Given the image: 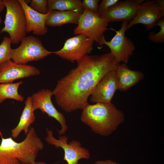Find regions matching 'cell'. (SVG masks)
Instances as JSON below:
<instances>
[{"instance_id":"cell-1","label":"cell","mask_w":164,"mask_h":164,"mask_svg":"<svg viewBox=\"0 0 164 164\" xmlns=\"http://www.w3.org/2000/svg\"><path fill=\"white\" fill-rule=\"evenodd\" d=\"M77 62L76 67L58 80L52 91L57 104L67 113L82 110L102 77L120 64L110 53L88 55Z\"/></svg>"},{"instance_id":"cell-2","label":"cell","mask_w":164,"mask_h":164,"mask_svg":"<svg viewBox=\"0 0 164 164\" xmlns=\"http://www.w3.org/2000/svg\"><path fill=\"white\" fill-rule=\"evenodd\" d=\"M43 148V143L33 127L21 142H15L12 137L2 136L0 164H31Z\"/></svg>"},{"instance_id":"cell-3","label":"cell","mask_w":164,"mask_h":164,"mask_svg":"<svg viewBox=\"0 0 164 164\" xmlns=\"http://www.w3.org/2000/svg\"><path fill=\"white\" fill-rule=\"evenodd\" d=\"M80 119L95 133L108 136L125 120L124 113L111 102L87 104L82 109Z\"/></svg>"},{"instance_id":"cell-4","label":"cell","mask_w":164,"mask_h":164,"mask_svg":"<svg viewBox=\"0 0 164 164\" xmlns=\"http://www.w3.org/2000/svg\"><path fill=\"white\" fill-rule=\"evenodd\" d=\"M6 8L4 21V26L0 34L7 33L11 43L16 44L21 42L27 34L25 15L22 6L18 0H2Z\"/></svg>"},{"instance_id":"cell-5","label":"cell","mask_w":164,"mask_h":164,"mask_svg":"<svg viewBox=\"0 0 164 164\" xmlns=\"http://www.w3.org/2000/svg\"><path fill=\"white\" fill-rule=\"evenodd\" d=\"M20 45L12 49L11 59L15 63L26 65L29 62L38 61L53 53L43 46L41 40L32 35L26 36L21 41Z\"/></svg>"},{"instance_id":"cell-6","label":"cell","mask_w":164,"mask_h":164,"mask_svg":"<svg viewBox=\"0 0 164 164\" xmlns=\"http://www.w3.org/2000/svg\"><path fill=\"white\" fill-rule=\"evenodd\" d=\"M128 23V21L122 22L121 28L118 30L111 29L115 32L114 36L109 41H106L104 37L101 39L98 47L100 49L103 45L107 46L110 50V53L119 63L122 62L127 64L135 49L133 43L125 35Z\"/></svg>"},{"instance_id":"cell-7","label":"cell","mask_w":164,"mask_h":164,"mask_svg":"<svg viewBox=\"0 0 164 164\" xmlns=\"http://www.w3.org/2000/svg\"><path fill=\"white\" fill-rule=\"evenodd\" d=\"M108 23L98 13L84 9L73 33L84 35L99 45L104 37V33L108 29Z\"/></svg>"},{"instance_id":"cell-8","label":"cell","mask_w":164,"mask_h":164,"mask_svg":"<svg viewBox=\"0 0 164 164\" xmlns=\"http://www.w3.org/2000/svg\"><path fill=\"white\" fill-rule=\"evenodd\" d=\"M46 141L56 148L60 147L63 150L64 159L67 164H77L81 159H88L90 158L89 151L82 147L80 142L73 140L68 142V138L64 135L61 136L57 139L53 136L51 130L46 129Z\"/></svg>"},{"instance_id":"cell-9","label":"cell","mask_w":164,"mask_h":164,"mask_svg":"<svg viewBox=\"0 0 164 164\" xmlns=\"http://www.w3.org/2000/svg\"><path fill=\"white\" fill-rule=\"evenodd\" d=\"M94 43L86 36L79 34L67 39L62 48L53 53L72 63L77 62L91 53Z\"/></svg>"},{"instance_id":"cell-10","label":"cell","mask_w":164,"mask_h":164,"mask_svg":"<svg viewBox=\"0 0 164 164\" xmlns=\"http://www.w3.org/2000/svg\"><path fill=\"white\" fill-rule=\"evenodd\" d=\"M164 17V8L156 0L145 1L138 7L137 12L134 18L129 22L126 31L135 25H144L148 31L155 27L157 22Z\"/></svg>"},{"instance_id":"cell-11","label":"cell","mask_w":164,"mask_h":164,"mask_svg":"<svg viewBox=\"0 0 164 164\" xmlns=\"http://www.w3.org/2000/svg\"><path fill=\"white\" fill-rule=\"evenodd\" d=\"M53 95L51 90L43 89L31 96L32 104L34 111L39 109L43 113L46 114L49 117L54 118L59 123L61 128L58 130V133L61 135L65 133L68 127L65 116L56 109L52 102Z\"/></svg>"},{"instance_id":"cell-12","label":"cell","mask_w":164,"mask_h":164,"mask_svg":"<svg viewBox=\"0 0 164 164\" xmlns=\"http://www.w3.org/2000/svg\"><path fill=\"white\" fill-rule=\"evenodd\" d=\"M145 0L119 1L99 15L108 22L131 21L136 15L138 5Z\"/></svg>"},{"instance_id":"cell-13","label":"cell","mask_w":164,"mask_h":164,"mask_svg":"<svg viewBox=\"0 0 164 164\" xmlns=\"http://www.w3.org/2000/svg\"><path fill=\"white\" fill-rule=\"evenodd\" d=\"M118 90L115 70L111 71L106 74L96 86L90 96V101L94 104L111 103Z\"/></svg>"},{"instance_id":"cell-14","label":"cell","mask_w":164,"mask_h":164,"mask_svg":"<svg viewBox=\"0 0 164 164\" xmlns=\"http://www.w3.org/2000/svg\"><path fill=\"white\" fill-rule=\"evenodd\" d=\"M34 66L16 63L11 60L0 64V83H12L14 80L39 75Z\"/></svg>"},{"instance_id":"cell-15","label":"cell","mask_w":164,"mask_h":164,"mask_svg":"<svg viewBox=\"0 0 164 164\" xmlns=\"http://www.w3.org/2000/svg\"><path fill=\"white\" fill-rule=\"evenodd\" d=\"M25 15L27 33L33 32L34 35L43 36L48 32L46 20L50 12L46 14L39 13L32 9L24 0H18Z\"/></svg>"},{"instance_id":"cell-16","label":"cell","mask_w":164,"mask_h":164,"mask_svg":"<svg viewBox=\"0 0 164 164\" xmlns=\"http://www.w3.org/2000/svg\"><path fill=\"white\" fill-rule=\"evenodd\" d=\"M115 72L117 79L118 90L125 91L143 79L144 75L141 72L129 68L127 64H119Z\"/></svg>"},{"instance_id":"cell-17","label":"cell","mask_w":164,"mask_h":164,"mask_svg":"<svg viewBox=\"0 0 164 164\" xmlns=\"http://www.w3.org/2000/svg\"><path fill=\"white\" fill-rule=\"evenodd\" d=\"M25 106L17 125L12 129L11 136L16 138L22 131L27 135L29 131L31 125L35 120L33 108L32 103L31 96L28 97L24 103Z\"/></svg>"},{"instance_id":"cell-18","label":"cell","mask_w":164,"mask_h":164,"mask_svg":"<svg viewBox=\"0 0 164 164\" xmlns=\"http://www.w3.org/2000/svg\"><path fill=\"white\" fill-rule=\"evenodd\" d=\"M82 13L69 11H51L47 16L46 24L52 27L60 26L68 23L77 24Z\"/></svg>"},{"instance_id":"cell-19","label":"cell","mask_w":164,"mask_h":164,"mask_svg":"<svg viewBox=\"0 0 164 164\" xmlns=\"http://www.w3.org/2000/svg\"><path fill=\"white\" fill-rule=\"evenodd\" d=\"M48 12L52 10L69 11L82 13L84 10L80 0H48Z\"/></svg>"},{"instance_id":"cell-20","label":"cell","mask_w":164,"mask_h":164,"mask_svg":"<svg viewBox=\"0 0 164 164\" xmlns=\"http://www.w3.org/2000/svg\"><path fill=\"white\" fill-rule=\"evenodd\" d=\"M22 83V81L14 83H0V103L6 99L23 101L24 97L19 94L18 91L19 86Z\"/></svg>"},{"instance_id":"cell-21","label":"cell","mask_w":164,"mask_h":164,"mask_svg":"<svg viewBox=\"0 0 164 164\" xmlns=\"http://www.w3.org/2000/svg\"><path fill=\"white\" fill-rule=\"evenodd\" d=\"M11 42L9 37H3L0 44V64L11 59Z\"/></svg>"},{"instance_id":"cell-22","label":"cell","mask_w":164,"mask_h":164,"mask_svg":"<svg viewBox=\"0 0 164 164\" xmlns=\"http://www.w3.org/2000/svg\"><path fill=\"white\" fill-rule=\"evenodd\" d=\"M159 26V31L157 33L154 32H149L148 36V39L150 41L155 43H161L164 42V17H163L156 23L155 26Z\"/></svg>"},{"instance_id":"cell-23","label":"cell","mask_w":164,"mask_h":164,"mask_svg":"<svg viewBox=\"0 0 164 164\" xmlns=\"http://www.w3.org/2000/svg\"><path fill=\"white\" fill-rule=\"evenodd\" d=\"M29 6L32 9L39 13L46 14L48 12L46 0H32L30 1Z\"/></svg>"},{"instance_id":"cell-24","label":"cell","mask_w":164,"mask_h":164,"mask_svg":"<svg viewBox=\"0 0 164 164\" xmlns=\"http://www.w3.org/2000/svg\"><path fill=\"white\" fill-rule=\"evenodd\" d=\"M99 0H84L82 5L84 9L95 13H98Z\"/></svg>"},{"instance_id":"cell-25","label":"cell","mask_w":164,"mask_h":164,"mask_svg":"<svg viewBox=\"0 0 164 164\" xmlns=\"http://www.w3.org/2000/svg\"><path fill=\"white\" fill-rule=\"evenodd\" d=\"M119 1L118 0H103L99 5L98 14L99 15Z\"/></svg>"},{"instance_id":"cell-26","label":"cell","mask_w":164,"mask_h":164,"mask_svg":"<svg viewBox=\"0 0 164 164\" xmlns=\"http://www.w3.org/2000/svg\"><path fill=\"white\" fill-rule=\"evenodd\" d=\"M94 164H119L117 162L111 160H108L105 161H96Z\"/></svg>"},{"instance_id":"cell-27","label":"cell","mask_w":164,"mask_h":164,"mask_svg":"<svg viewBox=\"0 0 164 164\" xmlns=\"http://www.w3.org/2000/svg\"><path fill=\"white\" fill-rule=\"evenodd\" d=\"M5 7V6L2 0H0V13L3 11Z\"/></svg>"},{"instance_id":"cell-28","label":"cell","mask_w":164,"mask_h":164,"mask_svg":"<svg viewBox=\"0 0 164 164\" xmlns=\"http://www.w3.org/2000/svg\"><path fill=\"white\" fill-rule=\"evenodd\" d=\"M31 164H46L44 162H37L35 161L32 162Z\"/></svg>"},{"instance_id":"cell-29","label":"cell","mask_w":164,"mask_h":164,"mask_svg":"<svg viewBox=\"0 0 164 164\" xmlns=\"http://www.w3.org/2000/svg\"><path fill=\"white\" fill-rule=\"evenodd\" d=\"M2 17H1V16L0 14V24H2Z\"/></svg>"},{"instance_id":"cell-30","label":"cell","mask_w":164,"mask_h":164,"mask_svg":"<svg viewBox=\"0 0 164 164\" xmlns=\"http://www.w3.org/2000/svg\"><path fill=\"white\" fill-rule=\"evenodd\" d=\"M77 164H80L78 162Z\"/></svg>"},{"instance_id":"cell-31","label":"cell","mask_w":164,"mask_h":164,"mask_svg":"<svg viewBox=\"0 0 164 164\" xmlns=\"http://www.w3.org/2000/svg\"></svg>"}]
</instances>
